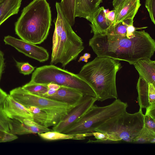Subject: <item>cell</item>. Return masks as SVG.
<instances>
[{"label": "cell", "mask_w": 155, "mask_h": 155, "mask_svg": "<svg viewBox=\"0 0 155 155\" xmlns=\"http://www.w3.org/2000/svg\"><path fill=\"white\" fill-rule=\"evenodd\" d=\"M135 28L123 34H94L89 45L99 57H108L134 65L142 58H151L155 41L144 30Z\"/></svg>", "instance_id": "cell-1"}, {"label": "cell", "mask_w": 155, "mask_h": 155, "mask_svg": "<svg viewBox=\"0 0 155 155\" xmlns=\"http://www.w3.org/2000/svg\"><path fill=\"white\" fill-rule=\"evenodd\" d=\"M120 61L97 56L84 65L77 74L92 87L97 101L117 99L116 76L122 67Z\"/></svg>", "instance_id": "cell-2"}, {"label": "cell", "mask_w": 155, "mask_h": 155, "mask_svg": "<svg viewBox=\"0 0 155 155\" xmlns=\"http://www.w3.org/2000/svg\"><path fill=\"white\" fill-rule=\"evenodd\" d=\"M50 7L46 0H33L21 11L15 23V33L21 39L39 44L47 38L51 25Z\"/></svg>", "instance_id": "cell-3"}, {"label": "cell", "mask_w": 155, "mask_h": 155, "mask_svg": "<svg viewBox=\"0 0 155 155\" xmlns=\"http://www.w3.org/2000/svg\"><path fill=\"white\" fill-rule=\"evenodd\" d=\"M55 6L57 17L52 38L50 64H61L64 68L75 60L84 49L82 39L74 32L64 15L59 2Z\"/></svg>", "instance_id": "cell-4"}, {"label": "cell", "mask_w": 155, "mask_h": 155, "mask_svg": "<svg viewBox=\"0 0 155 155\" xmlns=\"http://www.w3.org/2000/svg\"><path fill=\"white\" fill-rule=\"evenodd\" d=\"M128 104L119 99L103 107L94 105L77 121L62 133L78 134L92 133L109 120L126 111Z\"/></svg>", "instance_id": "cell-5"}, {"label": "cell", "mask_w": 155, "mask_h": 155, "mask_svg": "<svg viewBox=\"0 0 155 155\" xmlns=\"http://www.w3.org/2000/svg\"><path fill=\"white\" fill-rule=\"evenodd\" d=\"M30 82L42 84L54 83L76 90L84 96L96 97L92 87L77 74L54 65H46L37 68L33 73Z\"/></svg>", "instance_id": "cell-6"}, {"label": "cell", "mask_w": 155, "mask_h": 155, "mask_svg": "<svg viewBox=\"0 0 155 155\" xmlns=\"http://www.w3.org/2000/svg\"><path fill=\"white\" fill-rule=\"evenodd\" d=\"M144 119L142 109L134 114L126 111L122 114L111 119L95 131L106 134L108 140H123L133 143L134 139L140 133L143 127Z\"/></svg>", "instance_id": "cell-7"}, {"label": "cell", "mask_w": 155, "mask_h": 155, "mask_svg": "<svg viewBox=\"0 0 155 155\" xmlns=\"http://www.w3.org/2000/svg\"><path fill=\"white\" fill-rule=\"evenodd\" d=\"M9 95L15 100L25 107H37L45 112L48 118L45 126L57 125L72 107L67 104L47 97L30 93L22 87L14 88Z\"/></svg>", "instance_id": "cell-8"}, {"label": "cell", "mask_w": 155, "mask_h": 155, "mask_svg": "<svg viewBox=\"0 0 155 155\" xmlns=\"http://www.w3.org/2000/svg\"><path fill=\"white\" fill-rule=\"evenodd\" d=\"M97 101L96 97L84 96L64 118L57 125L53 127V130L63 132L76 123L94 104Z\"/></svg>", "instance_id": "cell-9"}, {"label": "cell", "mask_w": 155, "mask_h": 155, "mask_svg": "<svg viewBox=\"0 0 155 155\" xmlns=\"http://www.w3.org/2000/svg\"><path fill=\"white\" fill-rule=\"evenodd\" d=\"M4 41L5 44L12 46L18 51L40 62H45L49 59L48 53L42 47L9 35L5 37Z\"/></svg>", "instance_id": "cell-10"}, {"label": "cell", "mask_w": 155, "mask_h": 155, "mask_svg": "<svg viewBox=\"0 0 155 155\" xmlns=\"http://www.w3.org/2000/svg\"><path fill=\"white\" fill-rule=\"evenodd\" d=\"M2 109L5 114L11 119L21 122L25 119L33 120V115L30 111L9 94H8L3 102Z\"/></svg>", "instance_id": "cell-11"}, {"label": "cell", "mask_w": 155, "mask_h": 155, "mask_svg": "<svg viewBox=\"0 0 155 155\" xmlns=\"http://www.w3.org/2000/svg\"><path fill=\"white\" fill-rule=\"evenodd\" d=\"M137 101L140 109L155 104V86L139 76L137 85Z\"/></svg>", "instance_id": "cell-12"}, {"label": "cell", "mask_w": 155, "mask_h": 155, "mask_svg": "<svg viewBox=\"0 0 155 155\" xmlns=\"http://www.w3.org/2000/svg\"><path fill=\"white\" fill-rule=\"evenodd\" d=\"M141 4L140 0H127L115 10L114 21L112 25H115L123 21L133 20Z\"/></svg>", "instance_id": "cell-13"}, {"label": "cell", "mask_w": 155, "mask_h": 155, "mask_svg": "<svg viewBox=\"0 0 155 155\" xmlns=\"http://www.w3.org/2000/svg\"><path fill=\"white\" fill-rule=\"evenodd\" d=\"M83 96L82 93L76 90L61 86L54 95L47 97L74 107Z\"/></svg>", "instance_id": "cell-14"}, {"label": "cell", "mask_w": 155, "mask_h": 155, "mask_svg": "<svg viewBox=\"0 0 155 155\" xmlns=\"http://www.w3.org/2000/svg\"><path fill=\"white\" fill-rule=\"evenodd\" d=\"M140 77L155 86V61L150 58H142L133 65Z\"/></svg>", "instance_id": "cell-15"}, {"label": "cell", "mask_w": 155, "mask_h": 155, "mask_svg": "<svg viewBox=\"0 0 155 155\" xmlns=\"http://www.w3.org/2000/svg\"><path fill=\"white\" fill-rule=\"evenodd\" d=\"M98 0H76L75 16L83 18L90 22L100 7Z\"/></svg>", "instance_id": "cell-16"}, {"label": "cell", "mask_w": 155, "mask_h": 155, "mask_svg": "<svg viewBox=\"0 0 155 155\" xmlns=\"http://www.w3.org/2000/svg\"><path fill=\"white\" fill-rule=\"evenodd\" d=\"M10 132L15 135H23L31 134H39L51 130L46 126L38 124L29 126L15 119H11L10 124Z\"/></svg>", "instance_id": "cell-17"}, {"label": "cell", "mask_w": 155, "mask_h": 155, "mask_svg": "<svg viewBox=\"0 0 155 155\" xmlns=\"http://www.w3.org/2000/svg\"><path fill=\"white\" fill-rule=\"evenodd\" d=\"M106 12L103 7H100L94 14L90 25L91 32L93 34H105L112 24L106 16Z\"/></svg>", "instance_id": "cell-18"}, {"label": "cell", "mask_w": 155, "mask_h": 155, "mask_svg": "<svg viewBox=\"0 0 155 155\" xmlns=\"http://www.w3.org/2000/svg\"><path fill=\"white\" fill-rule=\"evenodd\" d=\"M22 0H0V26L11 16L18 14Z\"/></svg>", "instance_id": "cell-19"}, {"label": "cell", "mask_w": 155, "mask_h": 155, "mask_svg": "<svg viewBox=\"0 0 155 155\" xmlns=\"http://www.w3.org/2000/svg\"><path fill=\"white\" fill-rule=\"evenodd\" d=\"M38 134L42 139L48 141L65 139L83 140L85 139L81 134H66L54 130Z\"/></svg>", "instance_id": "cell-20"}, {"label": "cell", "mask_w": 155, "mask_h": 155, "mask_svg": "<svg viewBox=\"0 0 155 155\" xmlns=\"http://www.w3.org/2000/svg\"><path fill=\"white\" fill-rule=\"evenodd\" d=\"M76 0H61L59 3L63 12L71 26L75 22Z\"/></svg>", "instance_id": "cell-21"}, {"label": "cell", "mask_w": 155, "mask_h": 155, "mask_svg": "<svg viewBox=\"0 0 155 155\" xmlns=\"http://www.w3.org/2000/svg\"><path fill=\"white\" fill-rule=\"evenodd\" d=\"M133 143H155V132L143 127L139 135L134 139Z\"/></svg>", "instance_id": "cell-22"}, {"label": "cell", "mask_w": 155, "mask_h": 155, "mask_svg": "<svg viewBox=\"0 0 155 155\" xmlns=\"http://www.w3.org/2000/svg\"><path fill=\"white\" fill-rule=\"evenodd\" d=\"M33 115V121L37 123L45 126L48 115L46 113L39 108L32 106L26 107Z\"/></svg>", "instance_id": "cell-23"}, {"label": "cell", "mask_w": 155, "mask_h": 155, "mask_svg": "<svg viewBox=\"0 0 155 155\" xmlns=\"http://www.w3.org/2000/svg\"><path fill=\"white\" fill-rule=\"evenodd\" d=\"M26 91L37 95L48 89L45 84H42L29 82L22 87Z\"/></svg>", "instance_id": "cell-24"}, {"label": "cell", "mask_w": 155, "mask_h": 155, "mask_svg": "<svg viewBox=\"0 0 155 155\" xmlns=\"http://www.w3.org/2000/svg\"><path fill=\"white\" fill-rule=\"evenodd\" d=\"M11 120L4 113L2 106L0 107V130L10 132V124Z\"/></svg>", "instance_id": "cell-25"}, {"label": "cell", "mask_w": 155, "mask_h": 155, "mask_svg": "<svg viewBox=\"0 0 155 155\" xmlns=\"http://www.w3.org/2000/svg\"><path fill=\"white\" fill-rule=\"evenodd\" d=\"M15 61L19 72L24 75L31 74L35 68L28 62H19L16 61Z\"/></svg>", "instance_id": "cell-26"}, {"label": "cell", "mask_w": 155, "mask_h": 155, "mask_svg": "<svg viewBox=\"0 0 155 155\" xmlns=\"http://www.w3.org/2000/svg\"><path fill=\"white\" fill-rule=\"evenodd\" d=\"M145 6L149 12L152 21L155 24V0H145Z\"/></svg>", "instance_id": "cell-27"}, {"label": "cell", "mask_w": 155, "mask_h": 155, "mask_svg": "<svg viewBox=\"0 0 155 155\" xmlns=\"http://www.w3.org/2000/svg\"><path fill=\"white\" fill-rule=\"evenodd\" d=\"M144 125L143 127L155 132V120L151 117L147 115L143 114Z\"/></svg>", "instance_id": "cell-28"}, {"label": "cell", "mask_w": 155, "mask_h": 155, "mask_svg": "<svg viewBox=\"0 0 155 155\" xmlns=\"http://www.w3.org/2000/svg\"><path fill=\"white\" fill-rule=\"evenodd\" d=\"M17 138L18 137L15 135L0 130V142L10 141Z\"/></svg>", "instance_id": "cell-29"}, {"label": "cell", "mask_w": 155, "mask_h": 155, "mask_svg": "<svg viewBox=\"0 0 155 155\" xmlns=\"http://www.w3.org/2000/svg\"><path fill=\"white\" fill-rule=\"evenodd\" d=\"M93 136L94 137L95 139H97L96 141H89L87 142H104L107 140H108V137L107 134H106L95 131L92 133Z\"/></svg>", "instance_id": "cell-30"}, {"label": "cell", "mask_w": 155, "mask_h": 155, "mask_svg": "<svg viewBox=\"0 0 155 155\" xmlns=\"http://www.w3.org/2000/svg\"><path fill=\"white\" fill-rule=\"evenodd\" d=\"M146 109L145 114L151 117L155 120V104L150 105Z\"/></svg>", "instance_id": "cell-31"}, {"label": "cell", "mask_w": 155, "mask_h": 155, "mask_svg": "<svg viewBox=\"0 0 155 155\" xmlns=\"http://www.w3.org/2000/svg\"><path fill=\"white\" fill-rule=\"evenodd\" d=\"M4 54L0 49V80L4 70L5 66Z\"/></svg>", "instance_id": "cell-32"}, {"label": "cell", "mask_w": 155, "mask_h": 155, "mask_svg": "<svg viewBox=\"0 0 155 155\" xmlns=\"http://www.w3.org/2000/svg\"><path fill=\"white\" fill-rule=\"evenodd\" d=\"M115 10H113L106 14V16L108 20L112 24L114 20Z\"/></svg>", "instance_id": "cell-33"}, {"label": "cell", "mask_w": 155, "mask_h": 155, "mask_svg": "<svg viewBox=\"0 0 155 155\" xmlns=\"http://www.w3.org/2000/svg\"><path fill=\"white\" fill-rule=\"evenodd\" d=\"M8 94L0 87V107L2 106L3 102Z\"/></svg>", "instance_id": "cell-34"}, {"label": "cell", "mask_w": 155, "mask_h": 155, "mask_svg": "<svg viewBox=\"0 0 155 155\" xmlns=\"http://www.w3.org/2000/svg\"><path fill=\"white\" fill-rule=\"evenodd\" d=\"M127 0H113L112 5L114 9H116Z\"/></svg>", "instance_id": "cell-35"}, {"label": "cell", "mask_w": 155, "mask_h": 155, "mask_svg": "<svg viewBox=\"0 0 155 155\" xmlns=\"http://www.w3.org/2000/svg\"><path fill=\"white\" fill-rule=\"evenodd\" d=\"M48 89L57 90L61 86L54 83H49L45 84Z\"/></svg>", "instance_id": "cell-36"}, {"label": "cell", "mask_w": 155, "mask_h": 155, "mask_svg": "<svg viewBox=\"0 0 155 155\" xmlns=\"http://www.w3.org/2000/svg\"><path fill=\"white\" fill-rule=\"evenodd\" d=\"M88 60V59L83 55L80 57L78 61V62H80L81 61H83L85 62H87Z\"/></svg>", "instance_id": "cell-37"}, {"label": "cell", "mask_w": 155, "mask_h": 155, "mask_svg": "<svg viewBox=\"0 0 155 155\" xmlns=\"http://www.w3.org/2000/svg\"><path fill=\"white\" fill-rule=\"evenodd\" d=\"M83 56L88 59L91 57V54L88 53H84Z\"/></svg>", "instance_id": "cell-38"}, {"label": "cell", "mask_w": 155, "mask_h": 155, "mask_svg": "<svg viewBox=\"0 0 155 155\" xmlns=\"http://www.w3.org/2000/svg\"><path fill=\"white\" fill-rule=\"evenodd\" d=\"M103 0H98V5H99L100 3L102 2Z\"/></svg>", "instance_id": "cell-39"}, {"label": "cell", "mask_w": 155, "mask_h": 155, "mask_svg": "<svg viewBox=\"0 0 155 155\" xmlns=\"http://www.w3.org/2000/svg\"></svg>", "instance_id": "cell-40"}]
</instances>
